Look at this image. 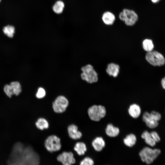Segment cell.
Wrapping results in <instances>:
<instances>
[{
	"instance_id": "1",
	"label": "cell",
	"mask_w": 165,
	"mask_h": 165,
	"mask_svg": "<svg viewBox=\"0 0 165 165\" xmlns=\"http://www.w3.org/2000/svg\"><path fill=\"white\" fill-rule=\"evenodd\" d=\"M34 152L30 147L25 148L23 144L18 142L13 146L9 165H32L31 157Z\"/></svg>"
},
{
	"instance_id": "2",
	"label": "cell",
	"mask_w": 165,
	"mask_h": 165,
	"mask_svg": "<svg viewBox=\"0 0 165 165\" xmlns=\"http://www.w3.org/2000/svg\"><path fill=\"white\" fill-rule=\"evenodd\" d=\"M160 152L161 151L159 149H152L146 147L140 151L139 155L142 162L149 164L153 162Z\"/></svg>"
},
{
	"instance_id": "3",
	"label": "cell",
	"mask_w": 165,
	"mask_h": 165,
	"mask_svg": "<svg viewBox=\"0 0 165 165\" xmlns=\"http://www.w3.org/2000/svg\"><path fill=\"white\" fill-rule=\"evenodd\" d=\"M44 145L46 149L50 153L60 151L62 146L60 138L55 135L47 137L44 141Z\"/></svg>"
},
{
	"instance_id": "4",
	"label": "cell",
	"mask_w": 165,
	"mask_h": 165,
	"mask_svg": "<svg viewBox=\"0 0 165 165\" xmlns=\"http://www.w3.org/2000/svg\"><path fill=\"white\" fill-rule=\"evenodd\" d=\"M105 107L102 105H94L90 107L87 113L90 119L94 121H98L104 118L106 114Z\"/></svg>"
},
{
	"instance_id": "5",
	"label": "cell",
	"mask_w": 165,
	"mask_h": 165,
	"mask_svg": "<svg viewBox=\"0 0 165 165\" xmlns=\"http://www.w3.org/2000/svg\"><path fill=\"white\" fill-rule=\"evenodd\" d=\"M82 72L81 75L82 79L89 83H93L97 82L98 75L90 64H87L81 68Z\"/></svg>"
},
{
	"instance_id": "6",
	"label": "cell",
	"mask_w": 165,
	"mask_h": 165,
	"mask_svg": "<svg viewBox=\"0 0 165 165\" xmlns=\"http://www.w3.org/2000/svg\"><path fill=\"white\" fill-rule=\"evenodd\" d=\"M147 61L154 66H160L165 63V59L163 55L156 51L147 52L145 56Z\"/></svg>"
},
{
	"instance_id": "7",
	"label": "cell",
	"mask_w": 165,
	"mask_h": 165,
	"mask_svg": "<svg viewBox=\"0 0 165 165\" xmlns=\"http://www.w3.org/2000/svg\"><path fill=\"white\" fill-rule=\"evenodd\" d=\"M69 103L68 100L66 97L63 95L59 96L53 102V110L57 113H62L66 110Z\"/></svg>"
},
{
	"instance_id": "8",
	"label": "cell",
	"mask_w": 165,
	"mask_h": 165,
	"mask_svg": "<svg viewBox=\"0 0 165 165\" xmlns=\"http://www.w3.org/2000/svg\"><path fill=\"white\" fill-rule=\"evenodd\" d=\"M119 18L124 21L127 25L131 26L137 21L138 16L133 10L125 9L119 14Z\"/></svg>"
},
{
	"instance_id": "9",
	"label": "cell",
	"mask_w": 165,
	"mask_h": 165,
	"mask_svg": "<svg viewBox=\"0 0 165 165\" xmlns=\"http://www.w3.org/2000/svg\"><path fill=\"white\" fill-rule=\"evenodd\" d=\"M6 94L9 97L13 95H19L21 92L22 88L20 82L18 81H13L9 84L6 85L3 88Z\"/></svg>"
},
{
	"instance_id": "10",
	"label": "cell",
	"mask_w": 165,
	"mask_h": 165,
	"mask_svg": "<svg viewBox=\"0 0 165 165\" xmlns=\"http://www.w3.org/2000/svg\"><path fill=\"white\" fill-rule=\"evenodd\" d=\"M57 160L62 165H72L76 162L74 154L70 151L62 152L57 156Z\"/></svg>"
},
{
	"instance_id": "11",
	"label": "cell",
	"mask_w": 165,
	"mask_h": 165,
	"mask_svg": "<svg viewBox=\"0 0 165 165\" xmlns=\"http://www.w3.org/2000/svg\"><path fill=\"white\" fill-rule=\"evenodd\" d=\"M142 120L146 126L150 128H154L158 125V122L156 121L151 113L145 112L142 116Z\"/></svg>"
},
{
	"instance_id": "12",
	"label": "cell",
	"mask_w": 165,
	"mask_h": 165,
	"mask_svg": "<svg viewBox=\"0 0 165 165\" xmlns=\"http://www.w3.org/2000/svg\"><path fill=\"white\" fill-rule=\"evenodd\" d=\"M67 131L69 137L72 139L78 140L82 137V133L79 130L77 126L75 124L69 125L67 127Z\"/></svg>"
},
{
	"instance_id": "13",
	"label": "cell",
	"mask_w": 165,
	"mask_h": 165,
	"mask_svg": "<svg viewBox=\"0 0 165 165\" xmlns=\"http://www.w3.org/2000/svg\"><path fill=\"white\" fill-rule=\"evenodd\" d=\"M92 145L95 151L100 152L105 146V143L102 137H97L92 141Z\"/></svg>"
},
{
	"instance_id": "14",
	"label": "cell",
	"mask_w": 165,
	"mask_h": 165,
	"mask_svg": "<svg viewBox=\"0 0 165 165\" xmlns=\"http://www.w3.org/2000/svg\"><path fill=\"white\" fill-rule=\"evenodd\" d=\"M130 115L134 118H137L140 115L141 113V109L139 105L134 104L131 105L128 110Z\"/></svg>"
},
{
	"instance_id": "15",
	"label": "cell",
	"mask_w": 165,
	"mask_h": 165,
	"mask_svg": "<svg viewBox=\"0 0 165 165\" xmlns=\"http://www.w3.org/2000/svg\"><path fill=\"white\" fill-rule=\"evenodd\" d=\"M119 70V67L118 65L111 63L108 65L106 71L109 75L116 77L118 75Z\"/></svg>"
},
{
	"instance_id": "16",
	"label": "cell",
	"mask_w": 165,
	"mask_h": 165,
	"mask_svg": "<svg viewBox=\"0 0 165 165\" xmlns=\"http://www.w3.org/2000/svg\"><path fill=\"white\" fill-rule=\"evenodd\" d=\"M105 133L108 136L114 137L118 135L119 130L118 128L114 126L112 124L109 123L105 129Z\"/></svg>"
},
{
	"instance_id": "17",
	"label": "cell",
	"mask_w": 165,
	"mask_h": 165,
	"mask_svg": "<svg viewBox=\"0 0 165 165\" xmlns=\"http://www.w3.org/2000/svg\"><path fill=\"white\" fill-rule=\"evenodd\" d=\"M87 149L86 144L82 141H79L76 142L74 147V150L79 156L84 155Z\"/></svg>"
},
{
	"instance_id": "18",
	"label": "cell",
	"mask_w": 165,
	"mask_h": 165,
	"mask_svg": "<svg viewBox=\"0 0 165 165\" xmlns=\"http://www.w3.org/2000/svg\"><path fill=\"white\" fill-rule=\"evenodd\" d=\"M35 125L38 129L41 130L47 129L49 127L48 122L43 117L38 118L35 123Z\"/></svg>"
},
{
	"instance_id": "19",
	"label": "cell",
	"mask_w": 165,
	"mask_h": 165,
	"mask_svg": "<svg viewBox=\"0 0 165 165\" xmlns=\"http://www.w3.org/2000/svg\"><path fill=\"white\" fill-rule=\"evenodd\" d=\"M102 19L104 22L106 24L112 25L114 22L115 17L112 13L107 12L103 15Z\"/></svg>"
},
{
	"instance_id": "20",
	"label": "cell",
	"mask_w": 165,
	"mask_h": 165,
	"mask_svg": "<svg viewBox=\"0 0 165 165\" xmlns=\"http://www.w3.org/2000/svg\"><path fill=\"white\" fill-rule=\"evenodd\" d=\"M136 141V137L133 134H130L127 135L123 140L124 144L129 147H132L134 146Z\"/></svg>"
},
{
	"instance_id": "21",
	"label": "cell",
	"mask_w": 165,
	"mask_h": 165,
	"mask_svg": "<svg viewBox=\"0 0 165 165\" xmlns=\"http://www.w3.org/2000/svg\"><path fill=\"white\" fill-rule=\"evenodd\" d=\"M141 137L145 140V142L149 145L153 147L156 144V142L151 137L150 133L148 131H144L141 135Z\"/></svg>"
},
{
	"instance_id": "22",
	"label": "cell",
	"mask_w": 165,
	"mask_h": 165,
	"mask_svg": "<svg viewBox=\"0 0 165 165\" xmlns=\"http://www.w3.org/2000/svg\"><path fill=\"white\" fill-rule=\"evenodd\" d=\"M142 46L144 50L147 52L152 51L154 48L152 41L148 39H145L143 41Z\"/></svg>"
},
{
	"instance_id": "23",
	"label": "cell",
	"mask_w": 165,
	"mask_h": 165,
	"mask_svg": "<svg viewBox=\"0 0 165 165\" xmlns=\"http://www.w3.org/2000/svg\"><path fill=\"white\" fill-rule=\"evenodd\" d=\"M2 31L4 34L8 37L12 38L15 33V28L12 25H8L4 27Z\"/></svg>"
},
{
	"instance_id": "24",
	"label": "cell",
	"mask_w": 165,
	"mask_h": 165,
	"mask_svg": "<svg viewBox=\"0 0 165 165\" xmlns=\"http://www.w3.org/2000/svg\"><path fill=\"white\" fill-rule=\"evenodd\" d=\"M64 6V4L62 1H58L54 5L53 7V9L56 13L60 14L63 12Z\"/></svg>"
},
{
	"instance_id": "25",
	"label": "cell",
	"mask_w": 165,
	"mask_h": 165,
	"mask_svg": "<svg viewBox=\"0 0 165 165\" xmlns=\"http://www.w3.org/2000/svg\"><path fill=\"white\" fill-rule=\"evenodd\" d=\"M93 160L90 157H86L82 160L79 163V165H94Z\"/></svg>"
},
{
	"instance_id": "26",
	"label": "cell",
	"mask_w": 165,
	"mask_h": 165,
	"mask_svg": "<svg viewBox=\"0 0 165 165\" xmlns=\"http://www.w3.org/2000/svg\"><path fill=\"white\" fill-rule=\"evenodd\" d=\"M46 91L42 87H39L36 94V97L38 99H41L45 97L46 95Z\"/></svg>"
},
{
	"instance_id": "27",
	"label": "cell",
	"mask_w": 165,
	"mask_h": 165,
	"mask_svg": "<svg viewBox=\"0 0 165 165\" xmlns=\"http://www.w3.org/2000/svg\"><path fill=\"white\" fill-rule=\"evenodd\" d=\"M151 135L156 142H159L160 138L158 133L156 131H153L150 133Z\"/></svg>"
},
{
	"instance_id": "28",
	"label": "cell",
	"mask_w": 165,
	"mask_h": 165,
	"mask_svg": "<svg viewBox=\"0 0 165 165\" xmlns=\"http://www.w3.org/2000/svg\"><path fill=\"white\" fill-rule=\"evenodd\" d=\"M161 83L163 88L165 90V77L161 80Z\"/></svg>"
},
{
	"instance_id": "29",
	"label": "cell",
	"mask_w": 165,
	"mask_h": 165,
	"mask_svg": "<svg viewBox=\"0 0 165 165\" xmlns=\"http://www.w3.org/2000/svg\"><path fill=\"white\" fill-rule=\"evenodd\" d=\"M161 0H151V1L154 3H156L159 2Z\"/></svg>"
},
{
	"instance_id": "30",
	"label": "cell",
	"mask_w": 165,
	"mask_h": 165,
	"mask_svg": "<svg viewBox=\"0 0 165 165\" xmlns=\"http://www.w3.org/2000/svg\"><path fill=\"white\" fill-rule=\"evenodd\" d=\"M1 0H0V2H1Z\"/></svg>"
}]
</instances>
